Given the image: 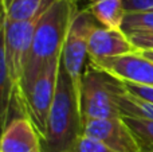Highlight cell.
Here are the masks:
<instances>
[{"mask_svg":"<svg viewBox=\"0 0 153 152\" xmlns=\"http://www.w3.org/2000/svg\"><path fill=\"white\" fill-rule=\"evenodd\" d=\"M78 10V1L62 0L39 15L24 74L23 101L26 89L34 78L48 63L58 61L62 57L65 42Z\"/></svg>","mask_w":153,"mask_h":152,"instance_id":"obj_1","label":"cell"},{"mask_svg":"<svg viewBox=\"0 0 153 152\" xmlns=\"http://www.w3.org/2000/svg\"><path fill=\"white\" fill-rule=\"evenodd\" d=\"M82 135L83 123L79 97L61 62L47 131L46 136L40 140L42 152H70Z\"/></svg>","mask_w":153,"mask_h":152,"instance_id":"obj_2","label":"cell"},{"mask_svg":"<svg viewBox=\"0 0 153 152\" xmlns=\"http://www.w3.org/2000/svg\"><path fill=\"white\" fill-rule=\"evenodd\" d=\"M38 18L27 22L5 20V58L8 73L13 86L15 109L18 116H23V82L32 37Z\"/></svg>","mask_w":153,"mask_h":152,"instance_id":"obj_3","label":"cell"},{"mask_svg":"<svg viewBox=\"0 0 153 152\" xmlns=\"http://www.w3.org/2000/svg\"><path fill=\"white\" fill-rule=\"evenodd\" d=\"M61 58L48 63L34 78L24 93L23 117H27L32 123L40 140L46 136L48 116L55 98Z\"/></svg>","mask_w":153,"mask_h":152,"instance_id":"obj_4","label":"cell"},{"mask_svg":"<svg viewBox=\"0 0 153 152\" xmlns=\"http://www.w3.org/2000/svg\"><path fill=\"white\" fill-rule=\"evenodd\" d=\"M82 123L97 118L121 117L109 89V75L87 62L81 88Z\"/></svg>","mask_w":153,"mask_h":152,"instance_id":"obj_5","label":"cell"},{"mask_svg":"<svg viewBox=\"0 0 153 152\" xmlns=\"http://www.w3.org/2000/svg\"><path fill=\"white\" fill-rule=\"evenodd\" d=\"M93 20L94 18L85 8L78 10L70 27L63 50H62V66L69 75L70 81L73 82L78 97H81L82 78H83L85 67H86V59H89L87 31Z\"/></svg>","mask_w":153,"mask_h":152,"instance_id":"obj_6","label":"cell"},{"mask_svg":"<svg viewBox=\"0 0 153 152\" xmlns=\"http://www.w3.org/2000/svg\"><path fill=\"white\" fill-rule=\"evenodd\" d=\"M89 63L121 82L153 86V62L141 55L140 51L120 57L89 61Z\"/></svg>","mask_w":153,"mask_h":152,"instance_id":"obj_7","label":"cell"},{"mask_svg":"<svg viewBox=\"0 0 153 152\" xmlns=\"http://www.w3.org/2000/svg\"><path fill=\"white\" fill-rule=\"evenodd\" d=\"M83 135L102 143L113 152H140V147L122 116L86 121Z\"/></svg>","mask_w":153,"mask_h":152,"instance_id":"obj_8","label":"cell"},{"mask_svg":"<svg viewBox=\"0 0 153 152\" xmlns=\"http://www.w3.org/2000/svg\"><path fill=\"white\" fill-rule=\"evenodd\" d=\"M130 39L122 31L103 27L97 20H93L87 31V53L89 61L120 57L137 53Z\"/></svg>","mask_w":153,"mask_h":152,"instance_id":"obj_9","label":"cell"},{"mask_svg":"<svg viewBox=\"0 0 153 152\" xmlns=\"http://www.w3.org/2000/svg\"><path fill=\"white\" fill-rule=\"evenodd\" d=\"M0 152H42L40 137L27 117H13L0 137Z\"/></svg>","mask_w":153,"mask_h":152,"instance_id":"obj_10","label":"cell"},{"mask_svg":"<svg viewBox=\"0 0 153 152\" xmlns=\"http://www.w3.org/2000/svg\"><path fill=\"white\" fill-rule=\"evenodd\" d=\"M5 0H0V137L10 121L13 118L12 113H16L13 86L11 82L5 58Z\"/></svg>","mask_w":153,"mask_h":152,"instance_id":"obj_11","label":"cell"},{"mask_svg":"<svg viewBox=\"0 0 153 152\" xmlns=\"http://www.w3.org/2000/svg\"><path fill=\"white\" fill-rule=\"evenodd\" d=\"M109 75V74H108ZM109 89L113 101L118 112L125 117L140 118V120L153 121V104L145 100L130 94L122 86V83L114 77L109 75Z\"/></svg>","mask_w":153,"mask_h":152,"instance_id":"obj_12","label":"cell"},{"mask_svg":"<svg viewBox=\"0 0 153 152\" xmlns=\"http://www.w3.org/2000/svg\"><path fill=\"white\" fill-rule=\"evenodd\" d=\"M85 10L103 27L122 31L126 15L122 0H89Z\"/></svg>","mask_w":153,"mask_h":152,"instance_id":"obj_13","label":"cell"},{"mask_svg":"<svg viewBox=\"0 0 153 152\" xmlns=\"http://www.w3.org/2000/svg\"><path fill=\"white\" fill-rule=\"evenodd\" d=\"M42 0H5L8 22H27L39 15Z\"/></svg>","mask_w":153,"mask_h":152,"instance_id":"obj_14","label":"cell"},{"mask_svg":"<svg viewBox=\"0 0 153 152\" xmlns=\"http://www.w3.org/2000/svg\"><path fill=\"white\" fill-rule=\"evenodd\" d=\"M122 118L134 136L140 152H153V121L125 116H122Z\"/></svg>","mask_w":153,"mask_h":152,"instance_id":"obj_15","label":"cell"},{"mask_svg":"<svg viewBox=\"0 0 153 152\" xmlns=\"http://www.w3.org/2000/svg\"><path fill=\"white\" fill-rule=\"evenodd\" d=\"M144 31H153V11L133 12L125 15L124 23H122V32L125 35H132Z\"/></svg>","mask_w":153,"mask_h":152,"instance_id":"obj_16","label":"cell"},{"mask_svg":"<svg viewBox=\"0 0 153 152\" xmlns=\"http://www.w3.org/2000/svg\"><path fill=\"white\" fill-rule=\"evenodd\" d=\"M70 152H113V151H110L108 147H105L102 143L97 142V140L91 139V137L86 136V135H82L76 140V143Z\"/></svg>","mask_w":153,"mask_h":152,"instance_id":"obj_17","label":"cell"},{"mask_svg":"<svg viewBox=\"0 0 153 152\" xmlns=\"http://www.w3.org/2000/svg\"><path fill=\"white\" fill-rule=\"evenodd\" d=\"M120 82H121V81H120ZM121 83L125 90L129 92L130 94L153 104V86L137 85V83H130V82H121Z\"/></svg>","mask_w":153,"mask_h":152,"instance_id":"obj_18","label":"cell"},{"mask_svg":"<svg viewBox=\"0 0 153 152\" xmlns=\"http://www.w3.org/2000/svg\"><path fill=\"white\" fill-rule=\"evenodd\" d=\"M137 50H153V31L136 32L126 35Z\"/></svg>","mask_w":153,"mask_h":152,"instance_id":"obj_19","label":"cell"},{"mask_svg":"<svg viewBox=\"0 0 153 152\" xmlns=\"http://www.w3.org/2000/svg\"><path fill=\"white\" fill-rule=\"evenodd\" d=\"M122 1L126 13L153 11V0H122Z\"/></svg>","mask_w":153,"mask_h":152,"instance_id":"obj_20","label":"cell"},{"mask_svg":"<svg viewBox=\"0 0 153 152\" xmlns=\"http://www.w3.org/2000/svg\"><path fill=\"white\" fill-rule=\"evenodd\" d=\"M58 1H62V0H42L40 10H39V15H40V13H43L46 10H48L51 5L55 4V3H58ZM73 1H78V0H73Z\"/></svg>","mask_w":153,"mask_h":152,"instance_id":"obj_21","label":"cell"},{"mask_svg":"<svg viewBox=\"0 0 153 152\" xmlns=\"http://www.w3.org/2000/svg\"><path fill=\"white\" fill-rule=\"evenodd\" d=\"M141 55H144L145 58H148L149 61L153 62V50H138Z\"/></svg>","mask_w":153,"mask_h":152,"instance_id":"obj_22","label":"cell"}]
</instances>
